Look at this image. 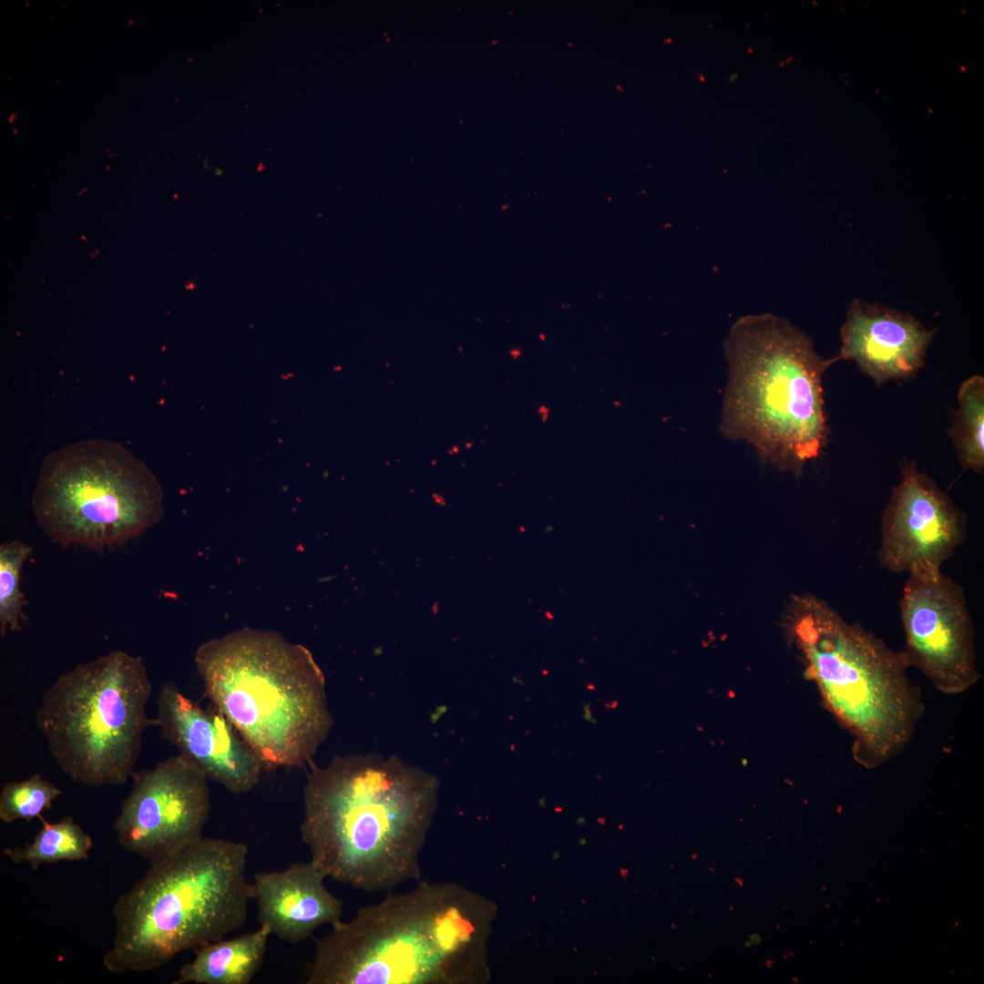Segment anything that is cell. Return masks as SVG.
Returning a JSON list of instances; mask_svg holds the SVG:
<instances>
[{
	"label": "cell",
	"mask_w": 984,
	"mask_h": 984,
	"mask_svg": "<svg viewBox=\"0 0 984 984\" xmlns=\"http://www.w3.org/2000/svg\"><path fill=\"white\" fill-rule=\"evenodd\" d=\"M307 766L301 837L326 877L370 893L420 879L436 776L375 753Z\"/></svg>",
	"instance_id": "1"
},
{
	"label": "cell",
	"mask_w": 984,
	"mask_h": 984,
	"mask_svg": "<svg viewBox=\"0 0 984 984\" xmlns=\"http://www.w3.org/2000/svg\"><path fill=\"white\" fill-rule=\"evenodd\" d=\"M489 907L452 882L422 881L342 919L315 941L307 984H465L485 971Z\"/></svg>",
	"instance_id": "2"
},
{
	"label": "cell",
	"mask_w": 984,
	"mask_h": 984,
	"mask_svg": "<svg viewBox=\"0 0 984 984\" xmlns=\"http://www.w3.org/2000/svg\"><path fill=\"white\" fill-rule=\"evenodd\" d=\"M194 661L207 697L264 769L313 762L333 721L323 673L308 649L244 628L202 643Z\"/></svg>",
	"instance_id": "3"
},
{
	"label": "cell",
	"mask_w": 984,
	"mask_h": 984,
	"mask_svg": "<svg viewBox=\"0 0 984 984\" xmlns=\"http://www.w3.org/2000/svg\"><path fill=\"white\" fill-rule=\"evenodd\" d=\"M248 852L243 843L203 836L151 865L114 905L105 969L151 971L241 928L253 899Z\"/></svg>",
	"instance_id": "4"
},
{
	"label": "cell",
	"mask_w": 984,
	"mask_h": 984,
	"mask_svg": "<svg viewBox=\"0 0 984 984\" xmlns=\"http://www.w3.org/2000/svg\"><path fill=\"white\" fill-rule=\"evenodd\" d=\"M724 352L729 379L721 431L799 477L826 444L822 378L839 357L822 358L806 334L771 313L737 320Z\"/></svg>",
	"instance_id": "5"
},
{
	"label": "cell",
	"mask_w": 984,
	"mask_h": 984,
	"mask_svg": "<svg viewBox=\"0 0 984 984\" xmlns=\"http://www.w3.org/2000/svg\"><path fill=\"white\" fill-rule=\"evenodd\" d=\"M790 619L807 673L852 735L855 761L874 768L895 757L924 712L902 652L813 596L795 598Z\"/></svg>",
	"instance_id": "6"
},
{
	"label": "cell",
	"mask_w": 984,
	"mask_h": 984,
	"mask_svg": "<svg viewBox=\"0 0 984 984\" xmlns=\"http://www.w3.org/2000/svg\"><path fill=\"white\" fill-rule=\"evenodd\" d=\"M152 685L140 656L112 651L82 662L49 685L36 725L49 753L74 782L91 787L120 785L131 778Z\"/></svg>",
	"instance_id": "7"
},
{
	"label": "cell",
	"mask_w": 984,
	"mask_h": 984,
	"mask_svg": "<svg viewBox=\"0 0 984 984\" xmlns=\"http://www.w3.org/2000/svg\"><path fill=\"white\" fill-rule=\"evenodd\" d=\"M163 492L150 468L118 442L93 438L50 452L31 506L55 543L103 550L142 535L163 517Z\"/></svg>",
	"instance_id": "8"
},
{
	"label": "cell",
	"mask_w": 984,
	"mask_h": 984,
	"mask_svg": "<svg viewBox=\"0 0 984 984\" xmlns=\"http://www.w3.org/2000/svg\"><path fill=\"white\" fill-rule=\"evenodd\" d=\"M113 825L118 845L150 866L203 837L210 813L207 775L181 753L134 772Z\"/></svg>",
	"instance_id": "9"
},
{
	"label": "cell",
	"mask_w": 984,
	"mask_h": 984,
	"mask_svg": "<svg viewBox=\"0 0 984 984\" xmlns=\"http://www.w3.org/2000/svg\"><path fill=\"white\" fill-rule=\"evenodd\" d=\"M903 657L936 690L956 695L981 678L963 588L941 571L909 575L900 600Z\"/></svg>",
	"instance_id": "10"
},
{
	"label": "cell",
	"mask_w": 984,
	"mask_h": 984,
	"mask_svg": "<svg viewBox=\"0 0 984 984\" xmlns=\"http://www.w3.org/2000/svg\"><path fill=\"white\" fill-rule=\"evenodd\" d=\"M965 537L964 513L914 462L907 463L882 516L880 565L907 576L938 572Z\"/></svg>",
	"instance_id": "11"
},
{
	"label": "cell",
	"mask_w": 984,
	"mask_h": 984,
	"mask_svg": "<svg viewBox=\"0 0 984 984\" xmlns=\"http://www.w3.org/2000/svg\"><path fill=\"white\" fill-rule=\"evenodd\" d=\"M155 721L165 740L229 792L247 793L258 784L262 763L215 708H202L166 682L159 689Z\"/></svg>",
	"instance_id": "12"
},
{
	"label": "cell",
	"mask_w": 984,
	"mask_h": 984,
	"mask_svg": "<svg viewBox=\"0 0 984 984\" xmlns=\"http://www.w3.org/2000/svg\"><path fill=\"white\" fill-rule=\"evenodd\" d=\"M909 313L853 300L841 326L839 359L854 361L876 385L912 377L935 334Z\"/></svg>",
	"instance_id": "13"
},
{
	"label": "cell",
	"mask_w": 984,
	"mask_h": 984,
	"mask_svg": "<svg viewBox=\"0 0 984 984\" xmlns=\"http://www.w3.org/2000/svg\"><path fill=\"white\" fill-rule=\"evenodd\" d=\"M326 878L312 860L255 874L253 900L259 924L267 926L278 938L297 944L318 928L341 920L343 903L327 889Z\"/></svg>",
	"instance_id": "14"
},
{
	"label": "cell",
	"mask_w": 984,
	"mask_h": 984,
	"mask_svg": "<svg viewBox=\"0 0 984 984\" xmlns=\"http://www.w3.org/2000/svg\"><path fill=\"white\" fill-rule=\"evenodd\" d=\"M272 935L267 926L194 949V958L179 970L173 984H248L260 969Z\"/></svg>",
	"instance_id": "15"
},
{
	"label": "cell",
	"mask_w": 984,
	"mask_h": 984,
	"mask_svg": "<svg viewBox=\"0 0 984 984\" xmlns=\"http://www.w3.org/2000/svg\"><path fill=\"white\" fill-rule=\"evenodd\" d=\"M40 820L42 827L32 842L3 850V854L14 864H26L36 870L45 864L80 861L89 857L92 839L71 815L56 823H49L43 817Z\"/></svg>",
	"instance_id": "16"
},
{
	"label": "cell",
	"mask_w": 984,
	"mask_h": 984,
	"mask_svg": "<svg viewBox=\"0 0 984 984\" xmlns=\"http://www.w3.org/2000/svg\"><path fill=\"white\" fill-rule=\"evenodd\" d=\"M958 408L950 436L958 459L965 469L982 473L984 468V378L973 375L958 393Z\"/></svg>",
	"instance_id": "17"
},
{
	"label": "cell",
	"mask_w": 984,
	"mask_h": 984,
	"mask_svg": "<svg viewBox=\"0 0 984 984\" xmlns=\"http://www.w3.org/2000/svg\"><path fill=\"white\" fill-rule=\"evenodd\" d=\"M33 548L20 540L0 545V633L18 631L25 620L20 572Z\"/></svg>",
	"instance_id": "18"
},
{
	"label": "cell",
	"mask_w": 984,
	"mask_h": 984,
	"mask_svg": "<svg viewBox=\"0 0 984 984\" xmlns=\"http://www.w3.org/2000/svg\"><path fill=\"white\" fill-rule=\"evenodd\" d=\"M62 790L34 774L22 781L6 783L0 794V819L11 824L16 820L31 821L41 818L42 813L50 809Z\"/></svg>",
	"instance_id": "19"
}]
</instances>
